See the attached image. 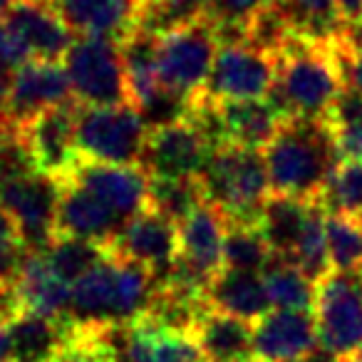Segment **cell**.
I'll use <instances>...</instances> for the list:
<instances>
[{"mask_svg": "<svg viewBox=\"0 0 362 362\" xmlns=\"http://www.w3.org/2000/svg\"><path fill=\"white\" fill-rule=\"evenodd\" d=\"M340 37V35H337ZM337 37L310 40L293 33L278 52V80L271 100L298 119H327L345 90Z\"/></svg>", "mask_w": 362, "mask_h": 362, "instance_id": "obj_1", "label": "cell"}, {"mask_svg": "<svg viewBox=\"0 0 362 362\" xmlns=\"http://www.w3.org/2000/svg\"><path fill=\"white\" fill-rule=\"evenodd\" d=\"M263 159L271 194L317 204L330 174L342 161L327 122L298 117H288L276 139L263 149Z\"/></svg>", "mask_w": 362, "mask_h": 362, "instance_id": "obj_2", "label": "cell"}, {"mask_svg": "<svg viewBox=\"0 0 362 362\" xmlns=\"http://www.w3.org/2000/svg\"><path fill=\"white\" fill-rule=\"evenodd\" d=\"M154 288L151 271L110 253L72 286L70 320L92 327L129 325L146 313Z\"/></svg>", "mask_w": 362, "mask_h": 362, "instance_id": "obj_3", "label": "cell"}, {"mask_svg": "<svg viewBox=\"0 0 362 362\" xmlns=\"http://www.w3.org/2000/svg\"><path fill=\"white\" fill-rule=\"evenodd\" d=\"M204 197L231 223H258L271 197V181L263 151L243 146H216L202 171Z\"/></svg>", "mask_w": 362, "mask_h": 362, "instance_id": "obj_4", "label": "cell"}, {"mask_svg": "<svg viewBox=\"0 0 362 362\" xmlns=\"http://www.w3.org/2000/svg\"><path fill=\"white\" fill-rule=\"evenodd\" d=\"M216 30L206 18L171 28L156 35V75L159 85L174 95L197 100L206 87L218 55Z\"/></svg>", "mask_w": 362, "mask_h": 362, "instance_id": "obj_5", "label": "cell"}, {"mask_svg": "<svg viewBox=\"0 0 362 362\" xmlns=\"http://www.w3.org/2000/svg\"><path fill=\"white\" fill-rule=\"evenodd\" d=\"M62 65L70 77L72 97L82 107L132 105L119 42L110 37H75Z\"/></svg>", "mask_w": 362, "mask_h": 362, "instance_id": "obj_6", "label": "cell"}, {"mask_svg": "<svg viewBox=\"0 0 362 362\" xmlns=\"http://www.w3.org/2000/svg\"><path fill=\"white\" fill-rule=\"evenodd\" d=\"M149 127L132 105L82 107L77 112V146L85 161L139 166Z\"/></svg>", "mask_w": 362, "mask_h": 362, "instance_id": "obj_7", "label": "cell"}, {"mask_svg": "<svg viewBox=\"0 0 362 362\" xmlns=\"http://www.w3.org/2000/svg\"><path fill=\"white\" fill-rule=\"evenodd\" d=\"M313 313L322 350L337 360L355 355L362 345V271H332L315 283Z\"/></svg>", "mask_w": 362, "mask_h": 362, "instance_id": "obj_8", "label": "cell"}, {"mask_svg": "<svg viewBox=\"0 0 362 362\" xmlns=\"http://www.w3.org/2000/svg\"><path fill=\"white\" fill-rule=\"evenodd\" d=\"M278 80V55L248 42L221 45L211 75L197 100L243 102L271 97Z\"/></svg>", "mask_w": 362, "mask_h": 362, "instance_id": "obj_9", "label": "cell"}, {"mask_svg": "<svg viewBox=\"0 0 362 362\" xmlns=\"http://www.w3.org/2000/svg\"><path fill=\"white\" fill-rule=\"evenodd\" d=\"M62 181L33 171L0 187V206L13 216L30 253H45L57 238Z\"/></svg>", "mask_w": 362, "mask_h": 362, "instance_id": "obj_10", "label": "cell"}, {"mask_svg": "<svg viewBox=\"0 0 362 362\" xmlns=\"http://www.w3.org/2000/svg\"><path fill=\"white\" fill-rule=\"evenodd\" d=\"M226 228V216L209 202L189 214L179 223V258L169 278L206 293L209 283L223 271Z\"/></svg>", "mask_w": 362, "mask_h": 362, "instance_id": "obj_11", "label": "cell"}, {"mask_svg": "<svg viewBox=\"0 0 362 362\" xmlns=\"http://www.w3.org/2000/svg\"><path fill=\"white\" fill-rule=\"evenodd\" d=\"M214 149L202 127L187 117L149 129L139 166L149 179H199Z\"/></svg>", "mask_w": 362, "mask_h": 362, "instance_id": "obj_12", "label": "cell"}, {"mask_svg": "<svg viewBox=\"0 0 362 362\" xmlns=\"http://www.w3.org/2000/svg\"><path fill=\"white\" fill-rule=\"evenodd\" d=\"M107 248L112 256L144 266L151 271L154 283H161L169 278L179 258V223L154 209H144L124 223Z\"/></svg>", "mask_w": 362, "mask_h": 362, "instance_id": "obj_13", "label": "cell"}, {"mask_svg": "<svg viewBox=\"0 0 362 362\" xmlns=\"http://www.w3.org/2000/svg\"><path fill=\"white\" fill-rule=\"evenodd\" d=\"M70 77L62 62L30 60L18 67L11 77V97H8L6 124L25 129L42 112L72 102Z\"/></svg>", "mask_w": 362, "mask_h": 362, "instance_id": "obj_14", "label": "cell"}, {"mask_svg": "<svg viewBox=\"0 0 362 362\" xmlns=\"http://www.w3.org/2000/svg\"><path fill=\"white\" fill-rule=\"evenodd\" d=\"M77 112L80 102L72 100L62 107L42 112L23 129L37 169L57 181L70 179L82 161L77 146Z\"/></svg>", "mask_w": 362, "mask_h": 362, "instance_id": "obj_15", "label": "cell"}, {"mask_svg": "<svg viewBox=\"0 0 362 362\" xmlns=\"http://www.w3.org/2000/svg\"><path fill=\"white\" fill-rule=\"evenodd\" d=\"M70 181L95 194L124 223L149 209V176L141 166H115L82 159Z\"/></svg>", "mask_w": 362, "mask_h": 362, "instance_id": "obj_16", "label": "cell"}, {"mask_svg": "<svg viewBox=\"0 0 362 362\" xmlns=\"http://www.w3.org/2000/svg\"><path fill=\"white\" fill-rule=\"evenodd\" d=\"M320 347L310 310H271L253 325V360L296 362Z\"/></svg>", "mask_w": 362, "mask_h": 362, "instance_id": "obj_17", "label": "cell"}, {"mask_svg": "<svg viewBox=\"0 0 362 362\" xmlns=\"http://www.w3.org/2000/svg\"><path fill=\"white\" fill-rule=\"evenodd\" d=\"M146 0H50L72 33L124 40L141 28Z\"/></svg>", "mask_w": 362, "mask_h": 362, "instance_id": "obj_18", "label": "cell"}, {"mask_svg": "<svg viewBox=\"0 0 362 362\" xmlns=\"http://www.w3.org/2000/svg\"><path fill=\"white\" fill-rule=\"evenodd\" d=\"M3 21L21 37L30 60L62 62L75 42L72 30L57 16L50 0H16V6L3 16Z\"/></svg>", "mask_w": 362, "mask_h": 362, "instance_id": "obj_19", "label": "cell"}, {"mask_svg": "<svg viewBox=\"0 0 362 362\" xmlns=\"http://www.w3.org/2000/svg\"><path fill=\"white\" fill-rule=\"evenodd\" d=\"M124 221L105 206L100 199L75 181H62L60 206H57V236H75L110 246Z\"/></svg>", "mask_w": 362, "mask_h": 362, "instance_id": "obj_20", "label": "cell"}, {"mask_svg": "<svg viewBox=\"0 0 362 362\" xmlns=\"http://www.w3.org/2000/svg\"><path fill=\"white\" fill-rule=\"evenodd\" d=\"M206 303L214 313H223V315L238 317L253 325L273 308L261 273L233 271V268H223L209 283Z\"/></svg>", "mask_w": 362, "mask_h": 362, "instance_id": "obj_21", "label": "cell"}, {"mask_svg": "<svg viewBox=\"0 0 362 362\" xmlns=\"http://www.w3.org/2000/svg\"><path fill=\"white\" fill-rule=\"evenodd\" d=\"M72 320H57L37 313H23L8 325L13 362H55L65 350Z\"/></svg>", "mask_w": 362, "mask_h": 362, "instance_id": "obj_22", "label": "cell"}, {"mask_svg": "<svg viewBox=\"0 0 362 362\" xmlns=\"http://www.w3.org/2000/svg\"><path fill=\"white\" fill-rule=\"evenodd\" d=\"M18 286H21L28 313L70 320L72 286L52 271L42 253H28L18 276Z\"/></svg>", "mask_w": 362, "mask_h": 362, "instance_id": "obj_23", "label": "cell"}, {"mask_svg": "<svg viewBox=\"0 0 362 362\" xmlns=\"http://www.w3.org/2000/svg\"><path fill=\"white\" fill-rule=\"evenodd\" d=\"M194 342L204 362L253 360V322L209 310L194 330Z\"/></svg>", "mask_w": 362, "mask_h": 362, "instance_id": "obj_24", "label": "cell"}, {"mask_svg": "<svg viewBox=\"0 0 362 362\" xmlns=\"http://www.w3.org/2000/svg\"><path fill=\"white\" fill-rule=\"evenodd\" d=\"M315 206L317 202H300V199L281 197V194H271L266 199L261 216H258V226H261L273 256L283 258V261L291 258Z\"/></svg>", "mask_w": 362, "mask_h": 362, "instance_id": "obj_25", "label": "cell"}, {"mask_svg": "<svg viewBox=\"0 0 362 362\" xmlns=\"http://www.w3.org/2000/svg\"><path fill=\"white\" fill-rule=\"evenodd\" d=\"M271 305L276 310H313L315 303V283L293 263L273 258L261 273Z\"/></svg>", "mask_w": 362, "mask_h": 362, "instance_id": "obj_26", "label": "cell"}, {"mask_svg": "<svg viewBox=\"0 0 362 362\" xmlns=\"http://www.w3.org/2000/svg\"><path fill=\"white\" fill-rule=\"evenodd\" d=\"M42 256L62 281L75 286L82 276H87L92 268H97L110 256V248L95 241H85V238L57 236Z\"/></svg>", "mask_w": 362, "mask_h": 362, "instance_id": "obj_27", "label": "cell"}, {"mask_svg": "<svg viewBox=\"0 0 362 362\" xmlns=\"http://www.w3.org/2000/svg\"><path fill=\"white\" fill-rule=\"evenodd\" d=\"M273 251L268 246L258 223H231L226 228L223 241V268L248 273H263L273 261Z\"/></svg>", "mask_w": 362, "mask_h": 362, "instance_id": "obj_28", "label": "cell"}, {"mask_svg": "<svg viewBox=\"0 0 362 362\" xmlns=\"http://www.w3.org/2000/svg\"><path fill=\"white\" fill-rule=\"evenodd\" d=\"M296 35L330 40L342 33L335 0H276Z\"/></svg>", "mask_w": 362, "mask_h": 362, "instance_id": "obj_29", "label": "cell"}, {"mask_svg": "<svg viewBox=\"0 0 362 362\" xmlns=\"http://www.w3.org/2000/svg\"><path fill=\"white\" fill-rule=\"evenodd\" d=\"M273 0H206V21L214 25L221 45H236L248 40L253 21Z\"/></svg>", "mask_w": 362, "mask_h": 362, "instance_id": "obj_30", "label": "cell"}, {"mask_svg": "<svg viewBox=\"0 0 362 362\" xmlns=\"http://www.w3.org/2000/svg\"><path fill=\"white\" fill-rule=\"evenodd\" d=\"M325 218L327 211L317 204L313 209L310 218H308L305 228H303L300 238H298L296 248H293L288 263L300 268L313 283H320L327 273H332L330 251H327V233H325Z\"/></svg>", "mask_w": 362, "mask_h": 362, "instance_id": "obj_31", "label": "cell"}, {"mask_svg": "<svg viewBox=\"0 0 362 362\" xmlns=\"http://www.w3.org/2000/svg\"><path fill=\"white\" fill-rule=\"evenodd\" d=\"M340 159H362V95L345 85L327 115Z\"/></svg>", "mask_w": 362, "mask_h": 362, "instance_id": "obj_32", "label": "cell"}, {"mask_svg": "<svg viewBox=\"0 0 362 362\" xmlns=\"http://www.w3.org/2000/svg\"><path fill=\"white\" fill-rule=\"evenodd\" d=\"M206 202L202 179H149V209L181 223Z\"/></svg>", "mask_w": 362, "mask_h": 362, "instance_id": "obj_33", "label": "cell"}, {"mask_svg": "<svg viewBox=\"0 0 362 362\" xmlns=\"http://www.w3.org/2000/svg\"><path fill=\"white\" fill-rule=\"evenodd\" d=\"M327 214L362 218V159H342L335 166L320 197Z\"/></svg>", "mask_w": 362, "mask_h": 362, "instance_id": "obj_34", "label": "cell"}, {"mask_svg": "<svg viewBox=\"0 0 362 362\" xmlns=\"http://www.w3.org/2000/svg\"><path fill=\"white\" fill-rule=\"evenodd\" d=\"M325 233L332 271H362V218L327 214Z\"/></svg>", "mask_w": 362, "mask_h": 362, "instance_id": "obj_35", "label": "cell"}, {"mask_svg": "<svg viewBox=\"0 0 362 362\" xmlns=\"http://www.w3.org/2000/svg\"><path fill=\"white\" fill-rule=\"evenodd\" d=\"M25 241L13 216L0 206V281H16L28 258Z\"/></svg>", "mask_w": 362, "mask_h": 362, "instance_id": "obj_36", "label": "cell"}, {"mask_svg": "<svg viewBox=\"0 0 362 362\" xmlns=\"http://www.w3.org/2000/svg\"><path fill=\"white\" fill-rule=\"evenodd\" d=\"M25 62H30L25 45L21 42V37L13 33V28L0 18V70L16 72L18 67H23Z\"/></svg>", "mask_w": 362, "mask_h": 362, "instance_id": "obj_37", "label": "cell"}, {"mask_svg": "<svg viewBox=\"0 0 362 362\" xmlns=\"http://www.w3.org/2000/svg\"><path fill=\"white\" fill-rule=\"evenodd\" d=\"M337 47H340V62H342V72H345V85H350L352 90H357L362 95V45L350 42L345 37V33H340Z\"/></svg>", "mask_w": 362, "mask_h": 362, "instance_id": "obj_38", "label": "cell"}, {"mask_svg": "<svg viewBox=\"0 0 362 362\" xmlns=\"http://www.w3.org/2000/svg\"><path fill=\"white\" fill-rule=\"evenodd\" d=\"M25 310V300H23L21 286L16 281H0V325L8 327L16 322Z\"/></svg>", "mask_w": 362, "mask_h": 362, "instance_id": "obj_39", "label": "cell"}, {"mask_svg": "<svg viewBox=\"0 0 362 362\" xmlns=\"http://www.w3.org/2000/svg\"><path fill=\"white\" fill-rule=\"evenodd\" d=\"M337 18L342 30H360L362 28V0H335Z\"/></svg>", "mask_w": 362, "mask_h": 362, "instance_id": "obj_40", "label": "cell"}, {"mask_svg": "<svg viewBox=\"0 0 362 362\" xmlns=\"http://www.w3.org/2000/svg\"><path fill=\"white\" fill-rule=\"evenodd\" d=\"M11 77H13V72L0 70V124H6L8 97H11Z\"/></svg>", "mask_w": 362, "mask_h": 362, "instance_id": "obj_41", "label": "cell"}, {"mask_svg": "<svg viewBox=\"0 0 362 362\" xmlns=\"http://www.w3.org/2000/svg\"><path fill=\"white\" fill-rule=\"evenodd\" d=\"M0 362H13L11 337H8V327H3V325H0Z\"/></svg>", "mask_w": 362, "mask_h": 362, "instance_id": "obj_42", "label": "cell"}, {"mask_svg": "<svg viewBox=\"0 0 362 362\" xmlns=\"http://www.w3.org/2000/svg\"><path fill=\"white\" fill-rule=\"evenodd\" d=\"M13 6H16V0H0V18L6 16V13L11 11Z\"/></svg>", "mask_w": 362, "mask_h": 362, "instance_id": "obj_43", "label": "cell"}, {"mask_svg": "<svg viewBox=\"0 0 362 362\" xmlns=\"http://www.w3.org/2000/svg\"><path fill=\"white\" fill-rule=\"evenodd\" d=\"M350 360H352V362H362V345H360V350H357L355 355L350 357Z\"/></svg>", "mask_w": 362, "mask_h": 362, "instance_id": "obj_44", "label": "cell"}, {"mask_svg": "<svg viewBox=\"0 0 362 362\" xmlns=\"http://www.w3.org/2000/svg\"><path fill=\"white\" fill-rule=\"evenodd\" d=\"M248 362H258V360H248Z\"/></svg>", "mask_w": 362, "mask_h": 362, "instance_id": "obj_45", "label": "cell"}]
</instances>
